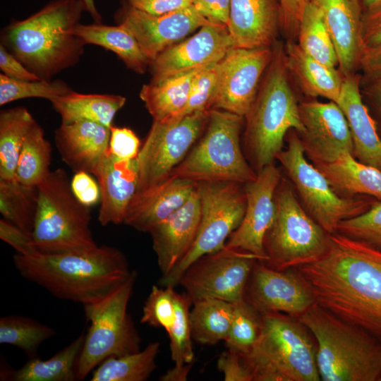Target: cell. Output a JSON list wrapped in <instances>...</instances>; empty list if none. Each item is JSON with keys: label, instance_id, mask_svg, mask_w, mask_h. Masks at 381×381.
<instances>
[{"label": "cell", "instance_id": "cell-1", "mask_svg": "<svg viewBox=\"0 0 381 381\" xmlns=\"http://www.w3.org/2000/svg\"><path fill=\"white\" fill-rule=\"evenodd\" d=\"M296 269L319 306L381 340V250L335 232L322 257Z\"/></svg>", "mask_w": 381, "mask_h": 381}, {"label": "cell", "instance_id": "cell-2", "mask_svg": "<svg viewBox=\"0 0 381 381\" xmlns=\"http://www.w3.org/2000/svg\"><path fill=\"white\" fill-rule=\"evenodd\" d=\"M20 274L60 299L80 303L97 301L115 290L132 274L118 248L100 246L90 250L60 254H15Z\"/></svg>", "mask_w": 381, "mask_h": 381}, {"label": "cell", "instance_id": "cell-3", "mask_svg": "<svg viewBox=\"0 0 381 381\" xmlns=\"http://www.w3.org/2000/svg\"><path fill=\"white\" fill-rule=\"evenodd\" d=\"M83 11L80 0H53L6 27L1 44L29 71L49 80L83 54L85 44L73 31Z\"/></svg>", "mask_w": 381, "mask_h": 381}, {"label": "cell", "instance_id": "cell-4", "mask_svg": "<svg viewBox=\"0 0 381 381\" xmlns=\"http://www.w3.org/2000/svg\"><path fill=\"white\" fill-rule=\"evenodd\" d=\"M284 46L279 41L272 45L271 62L244 117V152L256 172L274 164L291 129L298 134L304 130L299 102L285 66Z\"/></svg>", "mask_w": 381, "mask_h": 381}, {"label": "cell", "instance_id": "cell-5", "mask_svg": "<svg viewBox=\"0 0 381 381\" xmlns=\"http://www.w3.org/2000/svg\"><path fill=\"white\" fill-rule=\"evenodd\" d=\"M317 344L322 381H381V340L317 303L298 318Z\"/></svg>", "mask_w": 381, "mask_h": 381}, {"label": "cell", "instance_id": "cell-6", "mask_svg": "<svg viewBox=\"0 0 381 381\" xmlns=\"http://www.w3.org/2000/svg\"><path fill=\"white\" fill-rule=\"evenodd\" d=\"M259 337L246 354L240 355L253 381H319L317 344L298 319L271 312L261 314Z\"/></svg>", "mask_w": 381, "mask_h": 381}, {"label": "cell", "instance_id": "cell-7", "mask_svg": "<svg viewBox=\"0 0 381 381\" xmlns=\"http://www.w3.org/2000/svg\"><path fill=\"white\" fill-rule=\"evenodd\" d=\"M90 220V207L75 198L66 171L61 168L51 171L37 186V208L32 234L37 250L60 254L97 248Z\"/></svg>", "mask_w": 381, "mask_h": 381}, {"label": "cell", "instance_id": "cell-8", "mask_svg": "<svg viewBox=\"0 0 381 381\" xmlns=\"http://www.w3.org/2000/svg\"><path fill=\"white\" fill-rule=\"evenodd\" d=\"M244 117L231 112L210 110L206 129L171 175L195 182L231 181L245 184L257 172L244 155L240 134Z\"/></svg>", "mask_w": 381, "mask_h": 381}, {"label": "cell", "instance_id": "cell-9", "mask_svg": "<svg viewBox=\"0 0 381 381\" xmlns=\"http://www.w3.org/2000/svg\"><path fill=\"white\" fill-rule=\"evenodd\" d=\"M275 216L264 238L267 266L279 270L296 268L318 260L326 252L329 236L306 211L291 183L281 179L274 195Z\"/></svg>", "mask_w": 381, "mask_h": 381}, {"label": "cell", "instance_id": "cell-10", "mask_svg": "<svg viewBox=\"0 0 381 381\" xmlns=\"http://www.w3.org/2000/svg\"><path fill=\"white\" fill-rule=\"evenodd\" d=\"M137 274L131 276L102 298L83 306L90 326L75 365L78 380L103 361L140 350L141 338L128 313Z\"/></svg>", "mask_w": 381, "mask_h": 381}, {"label": "cell", "instance_id": "cell-11", "mask_svg": "<svg viewBox=\"0 0 381 381\" xmlns=\"http://www.w3.org/2000/svg\"><path fill=\"white\" fill-rule=\"evenodd\" d=\"M287 147L277 156L306 211L329 234L343 220L365 212L373 200L339 195L324 174L308 161L298 133L286 134Z\"/></svg>", "mask_w": 381, "mask_h": 381}, {"label": "cell", "instance_id": "cell-12", "mask_svg": "<svg viewBox=\"0 0 381 381\" xmlns=\"http://www.w3.org/2000/svg\"><path fill=\"white\" fill-rule=\"evenodd\" d=\"M200 218L193 244L182 260L159 280L161 286H176L186 270L200 257L222 249L245 214L243 184L231 181L197 183Z\"/></svg>", "mask_w": 381, "mask_h": 381}, {"label": "cell", "instance_id": "cell-13", "mask_svg": "<svg viewBox=\"0 0 381 381\" xmlns=\"http://www.w3.org/2000/svg\"><path fill=\"white\" fill-rule=\"evenodd\" d=\"M209 114L210 110H205L176 120L153 121L136 157L137 191L171 176L205 131Z\"/></svg>", "mask_w": 381, "mask_h": 381}, {"label": "cell", "instance_id": "cell-14", "mask_svg": "<svg viewBox=\"0 0 381 381\" xmlns=\"http://www.w3.org/2000/svg\"><path fill=\"white\" fill-rule=\"evenodd\" d=\"M257 260L253 254L224 246L193 262L178 285L184 288L192 303L207 298L236 303L245 299L246 286Z\"/></svg>", "mask_w": 381, "mask_h": 381}, {"label": "cell", "instance_id": "cell-15", "mask_svg": "<svg viewBox=\"0 0 381 381\" xmlns=\"http://www.w3.org/2000/svg\"><path fill=\"white\" fill-rule=\"evenodd\" d=\"M270 47H232L217 63V82L212 109L245 117L271 62Z\"/></svg>", "mask_w": 381, "mask_h": 381}, {"label": "cell", "instance_id": "cell-16", "mask_svg": "<svg viewBox=\"0 0 381 381\" xmlns=\"http://www.w3.org/2000/svg\"><path fill=\"white\" fill-rule=\"evenodd\" d=\"M245 298L260 313H282L298 318L316 303L309 284L296 268L279 270L257 260Z\"/></svg>", "mask_w": 381, "mask_h": 381}, {"label": "cell", "instance_id": "cell-17", "mask_svg": "<svg viewBox=\"0 0 381 381\" xmlns=\"http://www.w3.org/2000/svg\"><path fill=\"white\" fill-rule=\"evenodd\" d=\"M303 131L298 134L305 155L313 164L329 163L341 155H353V140L346 117L332 101L299 102Z\"/></svg>", "mask_w": 381, "mask_h": 381}, {"label": "cell", "instance_id": "cell-18", "mask_svg": "<svg viewBox=\"0 0 381 381\" xmlns=\"http://www.w3.org/2000/svg\"><path fill=\"white\" fill-rule=\"evenodd\" d=\"M281 179L280 171L272 164L258 171L254 180L243 184L245 214L226 247L253 254L262 262L267 260L264 238L274 219V195Z\"/></svg>", "mask_w": 381, "mask_h": 381}, {"label": "cell", "instance_id": "cell-19", "mask_svg": "<svg viewBox=\"0 0 381 381\" xmlns=\"http://www.w3.org/2000/svg\"><path fill=\"white\" fill-rule=\"evenodd\" d=\"M116 18L133 35L151 62L166 49L210 22L192 5L152 15L126 3L116 12Z\"/></svg>", "mask_w": 381, "mask_h": 381}, {"label": "cell", "instance_id": "cell-20", "mask_svg": "<svg viewBox=\"0 0 381 381\" xmlns=\"http://www.w3.org/2000/svg\"><path fill=\"white\" fill-rule=\"evenodd\" d=\"M232 47L228 28L209 22L193 36L159 54L150 65L152 78L217 64Z\"/></svg>", "mask_w": 381, "mask_h": 381}, {"label": "cell", "instance_id": "cell-21", "mask_svg": "<svg viewBox=\"0 0 381 381\" xmlns=\"http://www.w3.org/2000/svg\"><path fill=\"white\" fill-rule=\"evenodd\" d=\"M322 14L333 42L338 68L344 76L355 73L363 43L361 37L364 7L362 0H310Z\"/></svg>", "mask_w": 381, "mask_h": 381}, {"label": "cell", "instance_id": "cell-22", "mask_svg": "<svg viewBox=\"0 0 381 381\" xmlns=\"http://www.w3.org/2000/svg\"><path fill=\"white\" fill-rule=\"evenodd\" d=\"M200 218L196 186L185 204L149 231L162 277L168 274L189 251L197 235Z\"/></svg>", "mask_w": 381, "mask_h": 381}, {"label": "cell", "instance_id": "cell-23", "mask_svg": "<svg viewBox=\"0 0 381 381\" xmlns=\"http://www.w3.org/2000/svg\"><path fill=\"white\" fill-rule=\"evenodd\" d=\"M92 174L100 190L98 222L102 226L123 224L138 188L136 158L121 159L109 151Z\"/></svg>", "mask_w": 381, "mask_h": 381}, {"label": "cell", "instance_id": "cell-24", "mask_svg": "<svg viewBox=\"0 0 381 381\" xmlns=\"http://www.w3.org/2000/svg\"><path fill=\"white\" fill-rule=\"evenodd\" d=\"M197 183L171 175L155 186L137 191L128 205L123 224L149 233L188 201Z\"/></svg>", "mask_w": 381, "mask_h": 381}, {"label": "cell", "instance_id": "cell-25", "mask_svg": "<svg viewBox=\"0 0 381 381\" xmlns=\"http://www.w3.org/2000/svg\"><path fill=\"white\" fill-rule=\"evenodd\" d=\"M279 0H231L228 30L234 47H270L281 30Z\"/></svg>", "mask_w": 381, "mask_h": 381}, {"label": "cell", "instance_id": "cell-26", "mask_svg": "<svg viewBox=\"0 0 381 381\" xmlns=\"http://www.w3.org/2000/svg\"><path fill=\"white\" fill-rule=\"evenodd\" d=\"M355 73L344 76L337 104L347 121L353 140V156L360 162L381 170V138L375 120L364 102L361 83Z\"/></svg>", "mask_w": 381, "mask_h": 381}, {"label": "cell", "instance_id": "cell-27", "mask_svg": "<svg viewBox=\"0 0 381 381\" xmlns=\"http://www.w3.org/2000/svg\"><path fill=\"white\" fill-rule=\"evenodd\" d=\"M110 128L89 121L62 123L55 131L62 160L75 172L92 174L109 152Z\"/></svg>", "mask_w": 381, "mask_h": 381}, {"label": "cell", "instance_id": "cell-28", "mask_svg": "<svg viewBox=\"0 0 381 381\" xmlns=\"http://www.w3.org/2000/svg\"><path fill=\"white\" fill-rule=\"evenodd\" d=\"M284 48L287 72L298 90L309 98L320 97L337 103L344 78L339 68L316 61L297 42L286 40Z\"/></svg>", "mask_w": 381, "mask_h": 381}, {"label": "cell", "instance_id": "cell-29", "mask_svg": "<svg viewBox=\"0 0 381 381\" xmlns=\"http://www.w3.org/2000/svg\"><path fill=\"white\" fill-rule=\"evenodd\" d=\"M203 68L152 78L142 87L140 98L154 121H167L179 117L188 102L193 80Z\"/></svg>", "mask_w": 381, "mask_h": 381}, {"label": "cell", "instance_id": "cell-30", "mask_svg": "<svg viewBox=\"0 0 381 381\" xmlns=\"http://www.w3.org/2000/svg\"><path fill=\"white\" fill-rule=\"evenodd\" d=\"M341 196L365 195L381 200V170L346 153L329 163L313 164Z\"/></svg>", "mask_w": 381, "mask_h": 381}, {"label": "cell", "instance_id": "cell-31", "mask_svg": "<svg viewBox=\"0 0 381 381\" xmlns=\"http://www.w3.org/2000/svg\"><path fill=\"white\" fill-rule=\"evenodd\" d=\"M73 32L85 44L97 45L114 52L128 68L138 73H145L150 65L135 37L122 24L79 23Z\"/></svg>", "mask_w": 381, "mask_h": 381}, {"label": "cell", "instance_id": "cell-32", "mask_svg": "<svg viewBox=\"0 0 381 381\" xmlns=\"http://www.w3.org/2000/svg\"><path fill=\"white\" fill-rule=\"evenodd\" d=\"M126 101L121 95L82 94L73 90L50 102L61 116L62 123L89 121L111 128L114 116Z\"/></svg>", "mask_w": 381, "mask_h": 381}, {"label": "cell", "instance_id": "cell-33", "mask_svg": "<svg viewBox=\"0 0 381 381\" xmlns=\"http://www.w3.org/2000/svg\"><path fill=\"white\" fill-rule=\"evenodd\" d=\"M85 333L82 332L66 347L47 360L38 358L29 361L20 369L1 371V380L73 381L76 380L75 365L82 349Z\"/></svg>", "mask_w": 381, "mask_h": 381}, {"label": "cell", "instance_id": "cell-34", "mask_svg": "<svg viewBox=\"0 0 381 381\" xmlns=\"http://www.w3.org/2000/svg\"><path fill=\"white\" fill-rule=\"evenodd\" d=\"M234 308V303L216 298L193 303L189 314L193 339L202 345L224 341L231 328Z\"/></svg>", "mask_w": 381, "mask_h": 381}, {"label": "cell", "instance_id": "cell-35", "mask_svg": "<svg viewBox=\"0 0 381 381\" xmlns=\"http://www.w3.org/2000/svg\"><path fill=\"white\" fill-rule=\"evenodd\" d=\"M35 122L29 111L23 107L1 111L0 179L16 180V169L21 147Z\"/></svg>", "mask_w": 381, "mask_h": 381}, {"label": "cell", "instance_id": "cell-36", "mask_svg": "<svg viewBox=\"0 0 381 381\" xmlns=\"http://www.w3.org/2000/svg\"><path fill=\"white\" fill-rule=\"evenodd\" d=\"M159 343L148 344L143 350L111 356L95 368L91 381H145L156 369Z\"/></svg>", "mask_w": 381, "mask_h": 381}, {"label": "cell", "instance_id": "cell-37", "mask_svg": "<svg viewBox=\"0 0 381 381\" xmlns=\"http://www.w3.org/2000/svg\"><path fill=\"white\" fill-rule=\"evenodd\" d=\"M52 147L37 123L27 134L18 159L15 179L27 187H37L50 173Z\"/></svg>", "mask_w": 381, "mask_h": 381}, {"label": "cell", "instance_id": "cell-38", "mask_svg": "<svg viewBox=\"0 0 381 381\" xmlns=\"http://www.w3.org/2000/svg\"><path fill=\"white\" fill-rule=\"evenodd\" d=\"M296 42L316 61L329 67L338 66L337 52L322 14L310 1L303 11Z\"/></svg>", "mask_w": 381, "mask_h": 381}, {"label": "cell", "instance_id": "cell-39", "mask_svg": "<svg viewBox=\"0 0 381 381\" xmlns=\"http://www.w3.org/2000/svg\"><path fill=\"white\" fill-rule=\"evenodd\" d=\"M37 208V187L16 180L0 179V212L3 219L32 235Z\"/></svg>", "mask_w": 381, "mask_h": 381}, {"label": "cell", "instance_id": "cell-40", "mask_svg": "<svg viewBox=\"0 0 381 381\" xmlns=\"http://www.w3.org/2000/svg\"><path fill=\"white\" fill-rule=\"evenodd\" d=\"M55 334L51 327L30 318L7 315L0 318V343L20 349L29 358L37 357L40 346Z\"/></svg>", "mask_w": 381, "mask_h": 381}, {"label": "cell", "instance_id": "cell-41", "mask_svg": "<svg viewBox=\"0 0 381 381\" xmlns=\"http://www.w3.org/2000/svg\"><path fill=\"white\" fill-rule=\"evenodd\" d=\"M234 304L231 328L224 341L227 349L244 355L252 349L259 337L262 315L246 298Z\"/></svg>", "mask_w": 381, "mask_h": 381}, {"label": "cell", "instance_id": "cell-42", "mask_svg": "<svg viewBox=\"0 0 381 381\" xmlns=\"http://www.w3.org/2000/svg\"><path fill=\"white\" fill-rule=\"evenodd\" d=\"M73 90L63 80L40 79L23 80L0 74V105L18 99L39 97L52 101L66 95Z\"/></svg>", "mask_w": 381, "mask_h": 381}, {"label": "cell", "instance_id": "cell-43", "mask_svg": "<svg viewBox=\"0 0 381 381\" xmlns=\"http://www.w3.org/2000/svg\"><path fill=\"white\" fill-rule=\"evenodd\" d=\"M175 320L168 333L170 339V351L172 361L176 365L193 362L194 353L192 346L190 325V307L193 305L186 293L174 291Z\"/></svg>", "mask_w": 381, "mask_h": 381}, {"label": "cell", "instance_id": "cell-44", "mask_svg": "<svg viewBox=\"0 0 381 381\" xmlns=\"http://www.w3.org/2000/svg\"><path fill=\"white\" fill-rule=\"evenodd\" d=\"M337 232L381 250V200H373L365 212L341 221Z\"/></svg>", "mask_w": 381, "mask_h": 381}, {"label": "cell", "instance_id": "cell-45", "mask_svg": "<svg viewBox=\"0 0 381 381\" xmlns=\"http://www.w3.org/2000/svg\"><path fill=\"white\" fill-rule=\"evenodd\" d=\"M174 288L152 286L143 308L141 323L170 332L176 313Z\"/></svg>", "mask_w": 381, "mask_h": 381}, {"label": "cell", "instance_id": "cell-46", "mask_svg": "<svg viewBox=\"0 0 381 381\" xmlns=\"http://www.w3.org/2000/svg\"><path fill=\"white\" fill-rule=\"evenodd\" d=\"M217 82V64L202 68L193 80L186 107L176 119L197 111L210 110L216 92Z\"/></svg>", "mask_w": 381, "mask_h": 381}, {"label": "cell", "instance_id": "cell-47", "mask_svg": "<svg viewBox=\"0 0 381 381\" xmlns=\"http://www.w3.org/2000/svg\"><path fill=\"white\" fill-rule=\"evenodd\" d=\"M140 142L136 134L126 127L110 128L109 152L121 159H135L140 150Z\"/></svg>", "mask_w": 381, "mask_h": 381}, {"label": "cell", "instance_id": "cell-48", "mask_svg": "<svg viewBox=\"0 0 381 381\" xmlns=\"http://www.w3.org/2000/svg\"><path fill=\"white\" fill-rule=\"evenodd\" d=\"M281 7V30L286 40L297 41L300 23L310 0H279Z\"/></svg>", "mask_w": 381, "mask_h": 381}, {"label": "cell", "instance_id": "cell-49", "mask_svg": "<svg viewBox=\"0 0 381 381\" xmlns=\"http://www.w3.org/2000/svg\"><path fill=\"white\" fill-rule=\"evenodd\" d=\"M0 238L23 256L40 253L35 246L32 235L25 232L4 219H0Z\"/></svg>", "mask_w": 381, "mask_h": 381}, {"label": "cell", "instance_id": "cell-50", "mask_svg": "<svg viewBox=\"0 0 381 381\" xmlns=\"http://www.w3.org/2000/svg\"><path fill=\"white\" fill-rule=\"evenodd\" d=\"M217 369L225 381H253V375L243 363L240 354L227 349L218 358Z\"/></svg>", "mask_w": 381, "mask_h": 381}, {"label": "cell", "instance_id": "cell-51", "mask_svg": "<svg viewBox=\"0 0 381 381\" xmlns=\"http://www.w3.org/2000/svg\"><path fill=\"white\" fill-rule=\"evenodd\" d=\"M71 188L75 198L82 204L91 207L100 200L98 183L85 171L75 172L71 180Z\"/></svg>", "mask_w": 381, "mask_h": 381}, {"label": "cell", "instance_id": "cell-52", "mask_svg": "<svg viewBox=\"0 0 381 381\" xmlns=\"http://www.w3.org/2000/svg\"><path fill=\"white\" fill-rule=\"evenodd\" d=\"M231 0H192L195 10L208 21L228 27Z\"/></svg>", "mask_w": 381, "mask_h": 381}, {"label": "cell", "instance_id": "cell-53", "mask_svg": "<svg viewBox=\"0 0 381 381\" xmlns=\"http://www.w3.org/2000/svg\"><path fill=\"white\" fill-rule=\"evenodd\" d=\"M361 37L364 47L381 44V3L364 10Z\"/></svg>", "mask_w": 381, "mask_h": 381}, {"label": "cell", "instance_id": "cell-54", "mask_svg": "<svg viewBox=\"0 0 381 381\" xmlns=\"http://www.w3.org/2000/svg\"><path fill=\"white\" fill-rule=\"evenodd\" d=\"M0 68L3 74L13 79L23 80L41 79L36 74L29 71L2 44H0Z\"/></svg>", "mask_w": 381, "mask_h": 381}, {"label": "cell", "instance_id": "cell-55", "mask_svg": "<svg viewBox=\"0 0 381 381\" xmlns=\"http://www.w3.org/2000/svg\"><path fill=\"white\" fill-rule=\"evenodd\" d=\"M358 69L363 71V81L381 80V44L363 47Z\"/></svg>", "mask_w": 381, "mask_h": 381}, {"label": "cell", "instance_id": "cell-56", "mask_svg": "<svg viewBox=\"0 0 381 381\" xmlns=\"http://www.w3.org/2000/svg\"><path fill=\"white\" fill-rule=\"evenodd\" d=\"M131 7L152 15H162L192 5V0H126Z\"/></svg>", "mask_w": 381, "mask_h": 381}, {"label": "cell", "instance_id": "cell-57", "mask_svg": "<svg viewBox=\"0 0 381 381\" xmlns=\"http://www.w3.org/2000/svg\"><path fill=\"white\" fill-rule=\"evenodd\" d=\"M361 91L364 102L373 110L381 126V80L363 81L361 80Z\"/></svg>", "mask_w": 381, "mask_h": 381}, {"label": "cell", "instance_id": "cell-58", "mask_svg": "<svg viewBox=\"0 0 381 381\" xmlns=\"http://www.w3.org/2000/svg\"><path fill=\"white\" fill-rule=\"evenodd\" d=\"M193 363L176 365L169 369L159 378L161 381H186L193 366Z\"/></svg>", "mask_w": 381, "mask_h": 381}, {"label": "cell", "instance_id": "cell-59", "mask_svg": "<svg viewBox=\"0 0 381 381\" xmlns=\"http://www.w3.org/2000/svg\"><path fill=\"white\" fill-rule=\"evenodd\" d=\"M85 8V11L88 12L95 23H102V16L97 11L95 0H80Z\"/></svg>", "mask_w": 381, "mask_h": 381}, {"label": "cell", "instance_id": "cell-60", "mask_svg": "<svg viewBox=\"0 0 381 381\" xmlns=\"http://www.w3.org/2000/svg\"><path fill=\"white\" fill-rule=\"evenodd\" d=\"M362 3L365 10L373 7L381 3V0H362Z\"/></svg>", "mask_w": 381, "mask_h": 381}]
</instances>
